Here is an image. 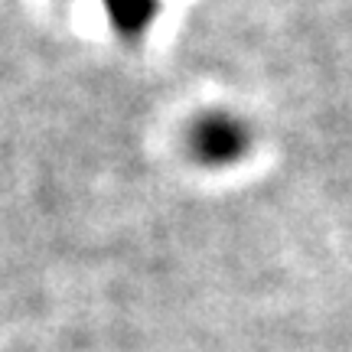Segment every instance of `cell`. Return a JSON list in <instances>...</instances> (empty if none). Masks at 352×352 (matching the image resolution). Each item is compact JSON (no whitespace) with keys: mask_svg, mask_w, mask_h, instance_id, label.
<instances>
[{"mask_svg":"<svg viewBox=\"0 0 352 352\" xmlns=\"http://www.w3.org/2000/svg\"><path fill=\"white\" fill-rule=\"evenodd\" d=\"M192 153L206 164H228L248 147V131L228 114H206L189 131Z\"/></svg>","mask_w":352,"mask_h":352,"instance_id":"6da1fadb","label":"cell"},{"mask_svg":"<svg viewBox=\"0 0 352 352\" xmlns=\"http://www.w3.org/2000/svg\"><path fill=\"white\" fill-rule=\"evenodd\" d=\"M104 7L111 10V20L121 33L138 36L140 30H147V23L153 20L157 0H104Z\"/></svg>","mask_w":352,"mask_h":352,"instance_id":"7a4b0ae2","label":"cell"}]
</instances>
